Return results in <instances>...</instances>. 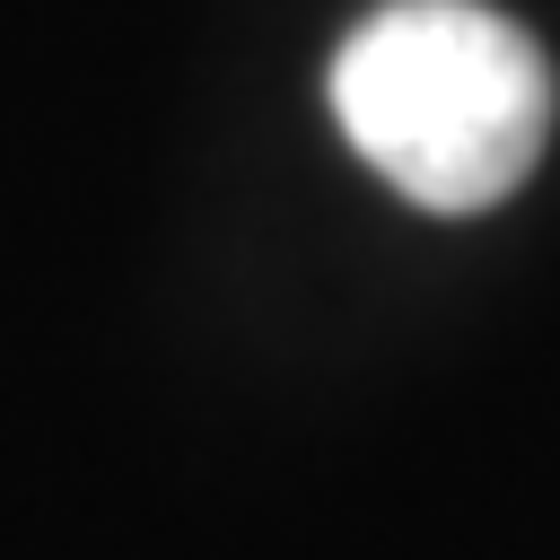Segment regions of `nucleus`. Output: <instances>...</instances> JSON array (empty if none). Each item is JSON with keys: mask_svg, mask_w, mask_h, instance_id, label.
Masks as SVG:
<instances>
[{"mask_svg": "<svg viewBox=\"0 0 560 560\" xmlns=\"http://www.w3.org/2000/svg\"><path fill=\"white\" fill-rule=\"evenodd\" d=\"M332 122L420 210H490L551 140V70L481 0H385L332 52Z\"/></svg>", "mask_w": 560, "mask_h": 560, "instance_id": "nucleus-1", "label": "nucleus"}]
</instances>
